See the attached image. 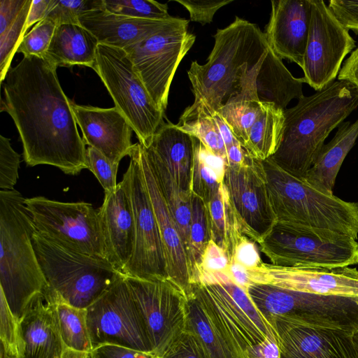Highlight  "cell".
Instances as JSON below:
<instances>
[{
	"instance_id": "cell-2",
	"label": "cell",
	"mask_w": 358,
	"mask_h": 358,
	"mask_svg": "<svg viewBox=\"0 0 358 358\" xmlns=\"http://www.w3.org/2000/svg\"><path fill=\"white\" fill-rule=\"evenodd\" d=\"M215 43L206 62H192L187 75L194 94L210 113L241 99L259 101L254 91L258 70L268 45L258 26L236 17L214 35Z\"/></svg>"
},
{
	"instance_id": "cell-14",
	"label": "cell",
	"mask_w": 358,
	"mask_h": 358,
	"mask_svg": "<svg viewBox=\"0 0 358 358\" xmlns=\"http://www.w3.org/2000/svg\"><path fill=\"white\" fill-rule=\"evenodd\" d=\"M129 157V165L122 180L131 203L135 244L131 258L122 274L142 280L168 278L161 235L145 184L136 143Z\"/></svg>"
},
{
	"instance_id": "cell-20",
	"label": "cell",
	"mask_w": 358,
	"mask_h": 358,
	"mask_svg": "<svg viewBox=\"0 0 358 358\" xmlns=\"http://www.w3.org/2000/svg\"><path fill=\"white\" fill-rule=\"evenodd\" d=\"M71 106L85 145L97 150L118 166L123 157L131 155L135 147L131 141L134 130L119 109L83 106L73 101Z\"/></svg>"
},
{
	"instance_id": "cell-45",
	"label": "cell",
	"mask_w": 358,
	"mask_h": 358,
	"mask_svg": "<svg viewBox=\"0 0 358 358\" xmlns=\"http://www.w3.org/2000/svg\"><path fill=\"white\" fill-rule=\"evenodd\" d=\"M156 358H210L199 337L186 329Z\"/></svg>"
},
{
	"instance_id": "cell-19",
	"label": "cell",
	"mask_w": 358,
	"mask_h": 358,
	"mask_svg": "<svg viewBox=\"0 0 358 358\" xmlns=\"http://www.w3.org/2000/svg\"><path fill=\"white\" fill-rule=\"evenodd\" d=\"M261 283L301 292L358 298V270L281 267L266 264L259 268Z\"/></svg>"
},
{
	"instance_id": "cell-9",
	"label": "cell",
	"mask_w": 358,
	"mask_h": 358,
	"mask_svg": "<svg viewBox=\"0 0 358 358\" xmlns=\"http://www.w3.org/2000/svg\"><path fill=\"white\" fill-rule=\"evenodd\" d=\"M93 69L103 83L115 107L131 124L138 143L148 148L164 122V111L151 98L126 51L99 44Z\"/></svg>"
},
{
	"instance_id": "cell-37",
	"label": "cell",
	"mask_w": 358,
	"mask_h": 358,
	"mask_svg": "<svg viewBox=\"0 0 358 358\" xmlns=\"http://www.w3.org/2000/svg\"><path fill=\"white\" fill-rule=\"evenodd\" d=\"M211 240L210 224L206 203L192 194L191 221L187 247V257L192 284H197L198 270L203 252Z\"/></svg>"
},
{
	"instance_id": "cell-35",
	"label": "cell",
	"mask_w": 358,
	"mask_h": 358,
	"mask_svg": "<svg viewBox=\"0 0 358 358\" xmlns=\"http://www.w3.org/2000/svg\"><path fill=\"white\" fill-rule=\"evenodd\" d=\"M187 300L188 317L186 329L192 331L199 337L210 358H238L231 345L193 292L187 296Z\"/></svg>"
},
{
	"instance_id": "cell-38",
	"label": "cell",
	"mask_w": 358,
	"mask_h": 358,
	"mask_svg": "<svg viewBox=\"0 0 358 358\" xmlns=\"http://www.w3.org/2000/svg\"><path fill=\"white\" fill-rule=\"evenodd\" d=\"M51 304L66 348L77 352H92L87 324V309L78 308L64 303Z\"/></svg>"
},
{
	"instance_id": "cell-23",
	"label": "cell",
	"mask_w": 358,
	"mask_h": 358,
	"mask_svg": "<svg viewBox=\"0 0 358 358\" xmlns=\"http://www.w3.org/2000/svg\"><path fill=\"white\" fill-rule=\"evenodd\" d=\"M106 259L118 271L131 258L135 244V222L131 200L122 180L115 190L105 194L98 210Z\"/></svg>"
},
{
	"instance_id": "cell-54",
	"label": "cell",
	"mask_w": 358,
	"mask_h": 358,
	"mask_svg": "<svg viewBox=\"0 0 358 358\" xmlns=\"http://www.w3.org/2000/svg\"><path fill=\"white\" fill-rule=\"evenodd\" d=\"M51 1L52 0H32L25 25L26 33L31 26L46 17Z\"/></svg>"
},
{
	"instance_id": "cell-42",
	"label": "cell",
	"mask_w": 358,
	"mask_h": 358,
	"mask_svg": "<svg viewBox=\"0 0 358 358\" xmlns=\"http://www.w3.org/2000/svg\"><path fill=\"white\" fill-rule=\"evenodd\" d=\"M56 27L57 25L48 18L36 23L24 36L16 52L22 53L24 57L44 58Z\"/></svg>"
},
{
	"instance_id": "cell-16",
	"label": "cell",
	"mask_w": 358,
	"mask_h": 358,
	"mask_svg": "<svg viewBox=\"0 0 358 358\" xmlns=\"http://www.w3.org/2000/svg\"><path fill=\"white\" fill-rule=\"evenodd\" d=\"M311 19L302 69L305 83L320 91L334 82L355 41L322 0H311Z\"/></svg>"
},
{
	"instance_id": "cell-52",
	"label": "cell",
	"mask_w": 358,
	"mask_h": 358,
	"mask_svg": "<svg viewBox=\"0 0 358 358\" xmlns=\"http://www.w3.org/2000/svg\"><path fill=\"white\" fill-rule=\"evenodd\" d=\"M259 268H247L238 262L231 260L230 261L229 273L231 281L247 291L250 285L259 282Z\"/></svg>"
},
{
	"instance_id": "cell-58",
	"label": "cell",
	"mask_w": 358,
	"mask_h": 358,
	"mask_svg": "<svg viewBox=\"0 0 358 358\" xmlns=\"http://www.w3.org/2000/svg\"><path fill=\"white\" fill-rule=\"evenodd\" d=\"M352 340L355 346V349L357 351V357H358V330L353 334Z\"/></svg>"
},
{
	"instance_id": "cell-53",
	"label": "cell",
	"mask_w": 358,
	"mask_h": 358,
	"mask_svg": "<svg viewBox=\"0 0 358 358\" xmlns=\"http://www.w3.org/2000/svg\"><path fill=\"white\" fill-rule=\"evenodd\" d=\"M338 79L348 81L358 89V47L352 51L342 66Z\"/></svg>"
},
{
	"instance_id": "cell-48",
	"label": "cell",
	"mask_w": 358,
	"mask_h": 358,
	"mask_svg": "<svg viewBox=\"0 0 358 358\" xmlns=\"http://www.w3.org/2000/svg\"><path fill=\"white\" fill-rule=\"evenodd\" d=\"M189 12L190 20L202 25L210 24L215 13L233 0H174Z\"/></svg>"
},
{
	"instance_id": "cell-56",
	"label": "cell",
	"mask_w": 358,
	"mask_h": 358,
	"mask_svg": "<svg viewBox=\"0 0 358 358\" xmlns=\"http://www.w3.org/2000/svg\"><path fill=\"white\" fill-rule=\"evenodd\" d=\"M211 115L227 150V148L238 141L233 135L226 122L220 113L214 112L211 113Z\"/></svg>"
},
{
	"instance_id": "cell-13",
	"label": "cell",
	"mask_w": 358,
	"mask_h": 358,
	"mask_svg": "<svg viewBox=\"0 0 358 358\" xmlns=\"http://www.w3.org/2000/svg\"><path fill=\"white\" fill-rule=\"evenodd\" d=\"M87 324L93 350L113 344L153 355L145 324L124 275L87 309Z\"/></svg>"
},
{
	"instance_id": "cell-39",
	"label": "cell",
	"mask_w": 358,
	"mask_h": 358,
	"mask_svg": "<svg viewBox=\"0 0 358 358\" xmlns=\"http://www.w3.org/2000/svg\"><path fill=\"white\" fill-rule=\"evenodd\" d=\"M262 102L259 101L241 99L228 103L217 111L243 147L251 127L262 111Z\"/></svg>"
},
{
	"instance_id": "cell-22",
	"label": "cell",
	"mask_w": 358,
	"mask_h": 358,
	"mask_svg": "<svg viewBox=\"0 0 358 358\" xmlns=\"http://www.w3.org/2000/svg\"><path fill=\"white\" fill-rule=\"evenodd\" d=\"M271 3V16L264 32L267 43L281 59H288L303 69L311 0H273Z\"/></svg>"
},
{
	"instance_id": "cell-3",
	"label": "cell",
	"mask_w": 358,
	"mask_h": 358,
	"mask_svg": "<svg viewBox=\"0 0 358 358\" xmlns=\"http://www.w3.org/2000/svg\"><path fill=\"white\" fill-rule=\"evenodd\" d=\"M358 107V89L336 80L285 109L282 139L269 159L288 173L303 179L324 141Z\"/></svg>"
},
{
	"instance_id": "cell-36",
	"label": "cell",
	"mask_w": 358,
	"mask_h": 358,
	"mask_svg": "<svg viewBox=\"0 0 358 358\" xmlns=\"http://www.w3.org/2000/svg\"><path fill=\"white\" fill-rule=\"evenodd\" d=\"M181 131L200 140L213 154L227 164V152L215 120L201 103H192L186 108L176 124ZM228 165V164H227Z\"/></svg>"
},
{
	"instance_id": "cell-57",
	"label": "cell",
	"mask_w": 358,
	"mask_h": 358,
	"mask_svg": "<svg viewBox=\"0 0 358 358\" xmlns=\"http://www.w3.org/2000/svg\"><path fill=\"white\" fill-rule=\"evenodd\" d=\"M62 358H97L93 352H82L66 348Z\"/></svg>"
},
{
	"instance_id": "cell-33",
	"label": "cell",
	"mask_w": 358,
	"mask_h": 358,
	"mask_svg": "<svg viewBox=\"0 0 358 358\" xmlns=\"http://www.w3.org/2000/svg\"><path fill=\"white\" fill-rule=\"evenodd\" d=\"M206 205L211 240L227 252L231 261L235 245L239 238L244 234L229 192L223 182Z\"/></svg>"
},
{
	"instance_id": "cell-12",
	"label": "cell",
	"mask_w": 358,
	"mask_h": 358,
	"mask_svg": "<svg viewBox=\"0 0 358 358\" xmlns=\"http://www.w3.org/2000/svg\"><path fill=\"white\" fill-rule=\"evenodd\" d=\"M188 23L175 17L160 31L124 49L151 98L164 111L178 66L196 39L188 31Z\"/></svg>"
},
{
	"instance_id": "cell-4",
	"label": "cell",
	"mask_w": 358,
	"mask_h": 358,
	"mask_svg": "<svg viewBox=\"0 0 358 358\" xmlns=\"http://www.w3.org/2000/svg\"><path fill=\"white\" fill-rule=\"evenodd\" d=\"M17 190L0 191V290L20 321L39 300L45 302L49 287L32 243L35 227Z\"/></svg>"
},
{
	"instance_id": "cell-8",
	"label": "cell",
	"mask_w": 358,
	"mask_h": 358,
	"mask_svg": "<svg viewBox=\"0 0 358 358\" xmlns=\"http://www.w3.org/2000/svg\"><path fill=\"white\" fill-rule=\"evenodd\" d=\"M247 292L266 320L280 317L299 324L352 336L358 330V298L309 294L268 283L252 285Z\"/></svg>"
},
{
	"instance_id": "cell-5",
	"label": "cell",
	"mask_w": 358,
	"mask_h": 358,
	"mask_svg": "<svg viewBox=\"0 0 358 358\" xmlns=\"http://www.w3.org/2000/svg\"><path fill=\"white\" fill-rule=\"evenodd\" d=\"M262 162L277 223L328 229L357 239L358 203L320 192L269 158Z\"/></svg>"
},
{
	"instance_id": "cell-44",
	"label": "cell",
	"mask_w": 358,
	"mask_h": 358,
	"mask_svg": "<svg viewBox=\"0 0 358 358\" xmlns=\"http://www.w3.org/2000/svg\"><path fill=\"white\" fill-rule=\"evenodd\" d=\"M0 358L19 357V321L12 314L0 291Z\"/></svg>"
},
{
	"instance_id": "cell-55",
	"label": "cell",
	"mask_w": 358,
	"mask_h": 358,
	"mask_svg": "<svg viewBox=\"0 0 358 358\" xmlns=\"http://www.w3.org/2000/svg\"><path fill=\"white\" fill-rule=\"evenodd\" d=\"M227 166H241L250 157L246 149L239 141H237L227 148Z\"/></svg>"
},
{
	"instance_id": "cell-1",
	"label": "cell",
	"mask_w": 358,
	"mask_h": 358,
	"mask_svg": "<svg viewBox=\"0 0 358 358\" xmlns=\"http://www.w3.org/2000/svg\"><path fill=\"white\" fill-rule=\"evenodd\" d=\"M57 68L34 56L23 57L10 66L2 82L1 112L14 122L27 166L50 165L76 176L87 169V148Z\"/></svg>"
},
{
	"instance_id": "cell-34",
	"label": "cell",
	"mask_w": 358,
	"mask_h": 358,
	"mask_svg": "<svg viewBox=\"0 0 358 358\" xmlns=\"http://www.w3.org/2000/svg\"><path fill=\"white\" fill-rule=\"evenodd\" d=\"M193 138L191 192L208 203L223 182L227 164L210 152L200 140Z\"/></svg>"
},
{
	"instance_id": "cell-50",
	"label": "cell",
	"mask_w": 358,
	"mask_h": 358,
	"mask_svg": "<svg viewBox=\"0 0 358 358\" xmlns=\"http://www.w3.org/2000/svg\"><path fill=\"white\" fill-rule=\"evenodd\" d=\"M328 7L347 30L358 34V1L330 0Z\"/></svg>"
},
{
	"instance_id": "cell-11",
	"label": "cell",
	"mask_w": 358,
	"mask_h": 358,
	"mask_svg": "<svg viewBox=\"0 0 358 358\" xmlns=\"http://www.w3.org/2000/svg\"><path fill=\"white\" fill-rule=\"evenodd\" d=\"M24 203L36 230L45 238L66 249L106 259L99 212L91 203L42 196L26 198Z\"/></svg>"
},
{
	"instance_id": "cell-21",
	"label": "cell",
	"mask_w": 358,
	"mask_h": 358,
	"mask_svg": "<svg viewBox=\"0 0 358 358\" xmlns=\"http://www.w3.org/2000/svg\"><path fill=\"white\" fill-rule=\"evenodd\" d=\"M136 150L161 235L168 279L183 290L187 297L192 293V284L186 250L147 159L144 147L137 143Z\"/></svg>"
},
{
	"instance_id": "cell-47",
	"label": "cell",
	"mask_w": 358,
	"mask_h": 358,
	"mask_svg": "<svg viewBox=\"0 0 358 358\" xmlns=\"http://www.w3.org/2000/svg\"><path fill=\"white\" fill-rule=\"evenodd\" d=\"M20 155L12 148L10 139L0 135V188L12 190L18 179Z\"/></svg>"
},
{
	"instance_id": "cell-18",
	"label": "cell",
	"mask_w": 358,
	"mask_h": 358,
	"mask_svg": "<svg viewBox=\"0 0 358 358\" xmlns=\"http://www.w3.org/2000/svg\"><path fill=\"white\" fill-rule=\"evenodd\" d=\"M267 320L275 335L280 358H358L350 334L307 327L280 317Z\"/></svg>"
},
{
	"instance_id": "cell-31",
	"label": "cell",
	"mask_w": 358,
	"mask_h": 358,
	"mask_svg": "<svg viewBox=\"0 0 358 358\" xmlns=\"http://www.w3.org/2000/svg\"><path fill=\"white\" fill-rule=\"evenodd\" d=\"M32 0H0V78L2 83L26 34Z\"/></svg>"
},
{
	"instance_id": "cell-29",
	"label": "cell",
	"mask_w": 358,
	"mask_h": 358,
	"mask_svg": "<svg viewBox=\"0 0 358 358\" xmlns=\"http://www.w3.org/2000/svg\"><path fill=\"white\" fill-rule=\"evenodd\" d=\"M99 44L97 38L82 25L61 24L56 27L44 58L57 67L80 65L93 69Z\"/></svg>"
},
{
	"instance_id": "cell-41",
	"label": "cell",
	"mask_w": 358,
	"mask_h": 358,
	"mask_svg": "<svg viewBox=\"0 0 358 358\" xmlns=\"http://www.w3.org/2000/svg\"><path fill=\"white\" fill-rule=\"evenodd\" d=\"M101 9H104L103 0H52L45 18L57 27L64 24H80L79 18L83 14Z\"/></svg>"
},
{
	"instance_id": "cell-32",
	"label": "cell",
	"mask_w": 358,
	"mask_h": 358,
	"mask_svg": "<svg viewBox=\"0 0 358 358\" xmlns=\"http://www.w3.org/2000/svg\"><path fill=\"white\" fill-rule=\"evenodd\" d=\"M284 110L273 103L262 102V111L251 127L244 146L250 155L264 161L278 150L283 133Z\"/></svg>"
},
{
	"instance_id": "cell-46",
	"label": "cell",
	"mask_w": 358,
	"mask_h": 358,
	"mask_svg": "<svg viewBox=\"0 0 358 358\" xmlns=\"http://www.w3.org/2000/svg\"><path fill=\"white\" fill-rule=\"evenodd\" d=\"M87 169L97 178L105 194L114 192L117 185L116 178L119 166L92 147L87 148Z\"/></svg>"
},
{
	"instance_id": "cell-28",
	"label": "cell",
	"mask_w": 358,
	"mask_h": 358,
	"mask_svg": "<svg viewBox=\"0 0 358 358\" xmlns=\"http://www.w3.org/2000/svg\"><path fill=\"white\" fill-rule=\"evenodd\" d=\"M303 78H296L282 59L268 47L254 83V91L261 102L273 103L283 110L294 99L303 96Z\"/></svg>"
},
{
	"instance_id": "cell-49",
	"label": "cell",
	"mask_w": 358,
	"mask_h": 358,
	"mask_svg": "<svg viewBox=\"0 0 358 358\" xmlns=\"http://www.w3.org/2000/svg\"><path fill=\"white\" fill-rule=\"evenodd\" d=\"M235 261L247 268L255 269L264 265L255 242L245 235L238 240L231 261Z\"/></svg>"
},
{
	"instance_id": "cell-17",
	"label": "cell",
	"mask_w": 358,
	"mask_h": 358,
	"mask_svg": "<svg viewBox=\"0 0 358 358\" xmlns=\"http://www.w3.org/2000/svg\"><path fill=\"white\" fill-rule=\"evenodd\" d=\"M223 183L243 234L259 243L277 223L262 161L250 156L241 166H227Z\"/></svg>"
},
{
	"instance_id": "cell-30",
	"label": "cell",
	"mask_w": 358,
	"mask_h": 358,
	"mask_svg": "<svg viewBox=\"0 0 358 358\" xmlns=\"http://www.w3.org/2000/svg\"><path fill=\"white\" fill-rule=\"evenodd\" d=\"M144 149L159 189L175 221L187 252L191 221L192 192L180 188L156 155L150 148L144 147Z\"/></svg>"
},
{
	"instance_id": "cell-27",
	"label": "cell",
	"mask_w": 358,
	"mask_h": 358,
	"mask_svg": "<svg viewBox=\"0 0 358 358\" xmlns=\"http://www.w3.org/2000/svg\"><path fill=\"white\" fill-rule=\"evenodd\" d=\"M358 138V119L342 122L333 138L321 148L313 166L303 180L319 190L331 195L341 165Z\"/></svg>"
},
{
	"instance_id": "cell-24",
	"label": "cell",
	"mask_w": 358,
	"mask_h": 358,
	"mask_svg": "<svg viewBox=\"0 0 358 358\" xmlns=\"http://www.w3.org/2000/svg\"><path fill=\"white\" fill-rule=\"evenodd\" d=\"M18 358H62L66 346L52 304L39 300L18 323Z\"/></svg>"
},
{
	"instance_id": "cell-15",
	"label": "cell",
	"mask_w": 358,
	"mask_h": 358,
	"mask_svg": "<svg viewBox=\"0 0 358 358\" xmlns=\"http://www.w3.org/2000/svg\"><path fill=\"white\" fill-rule=\"evenodd\" d=\"M145 324L153 355H160L186 329L187 295L168 278L142 280L125 276Z\"/></svg>"
},
{
	"instance_id": "cell-6",
	"label": "cell",
	"mask_w": 358,
	"mask_h": 358,
	"mask_svg": "<svg viewBox=\"0 0 358 358\" xmlns=\"http://www.w3.org/2000/svg\"><path fill=\"white\" fill-rule=\"evenodd\" d=\"M32 243L49 287L46 303L87 309L123 275L107 259L62 247L36 229Z\"/></svg>"
},
{
	"instance_id": "cell-26",
	"label": "cell",
	"mask_w": 358,
	"mask_h": 358,
	"mask_svg": "<svg viewBox=\"0 0 358 358\" xmlns=\"http://www.w3.org/2000/svg\"><path fill=\"white\" fill-rule=\"evenodd\" d=\"M146 148H150L164 164L180 188L191 192L193 136L179 129L176 124L164 122Z\"/></svg>"
},
{
	"instance_id": "cell-40",
	"label": "cell",
	"mask_w": 358,
	"mask_h": 358,
	"mask_svg": "<svg viewBox=\"0 0 358 358\" xmlns=\"http://www.w3.org/2000/svg\"><path fill=\"white\" fill-rule=\"evenodd\" d=\"M104 10L109 13L134 18L169 20L166 3L154 0H103Z\"/></svg>"
},
{
	"instance_id": "cell-10",
	"label": "cell",
	"mask_w": 358,
	"mask_h": 358,
	"mask_svg": "<svg viewBox=\"0 0 358 358\" xmlns=\"http://www.w3.org/2000/svg\"><path fill=\"white\" fill-rule=\"evenodd\" d=\"M192 292L231 345L238 358H248L253 348L275 338L271 324L257 308L248 292L231 279L210 285H193Z\"/></svg>"
},
{
	"instance_id": "cell-25",
	"label": "cell",
	"mask_w": 358,
	"mask_h": 358,
	"mask_svg": "<svg viewBox=\"0 0 358 358\" xmlns=\"http://www.w3.org/2000/svg\"><path fill=\"white\" fill-rule=\"evenodd\" d=\"M153 20L134 18L108 12L104 9L89 11L79 18L99 44L124 50L162 30L173 19Z\"/></svg>"
},
{
	"instance_id": "cell-51",
	"label": "cell",
	"mask_w": 358,
	"mask_h": 358,
	"mask_svg": "<svg viewBox=\"0 0 358 358\" xmlns=\"http://www.w3.org/2000/svg\"><path fill=\"white\" fill-rule=\"evenodd\" d=\"M92 352L97 358H156L151 353L113 344L99 345Z\"/></svg>"
},
{
	"instance_id": "cell-7",
	"label": "cell",
	"mask_w": 358,
	"mask_h": 358,
	"mask_svg": "<svg viewBox=\"0 0 358 358\" xmlns=\"http://www.w3.org/2000/svg\"><path fill=\"white\" fill-rule=\"evenodd\" d=\"M258 244L276 266L336 268L358 264V241L328 229L276 223Z\"/></svg>"
},
{
	"instance_id": "cell-43",
	"label": "cell",
	"mask_w": 358,
	"mask_h": 358,
	"mask_svg": "<svg viewBox=\"0 0 358 358\" xmlns=\"http://www.w3.org/2000/svg\"><path fill=\"white\" fill-rule=\"evenodd\" d=\"M229 264L230 259L227 252L210 240L198 270L197 284L209 285L222 274L229 275Z\"/></svg>"
}]
</instances>
